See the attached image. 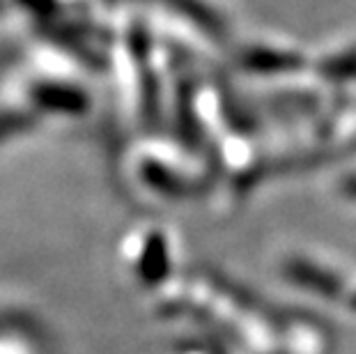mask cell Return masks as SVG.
I'll return each mask as SVG.
<instances>
[{"instance_id": "cell-1", "label": "cell", "mask_w": 356, "mask_h": 354, "mask_svg": "<svg viewBox=\"0 0 356 354\" xmlns=\"http://www.w3.org/2000/svg\"><path fill=\"white\" fill-rule=\"evenodd\" d=\"M239 63L246 72L257 77H280V74H297L306 70L308 60L299 51L276 49V47H248L241 51Z\"/></svg>"}, {"instance_id": "cell-2", "label": "cell", "mask_w": 356, "mask_h": 354, "mask_svg": "<svg viewBox=\"0 0 356 354\" xmlns=\"http://www.w3.org/2000/svg\"><path fill=\"white\" fill-rule=\"evenodd\" d=\"M315 70L324 81L333 83V86L354 83L356 81V47L324 56L320 63L315 65Z\"/></svg>"}, {"instance_id": "cell-3", "label": "cell", "mask_w": 356, "mask_h": 354, "mask_svg": "<svg viewBox=\"0 0 356 354\" xmlns=\"http://www.w3.org/2000/svg\"><path fill=\"white\" fill-rule=\"evenodd\" d=\"M340 193L347 195L350 200H356V172L340 179Z\"/></svg>"}]
</instances>
